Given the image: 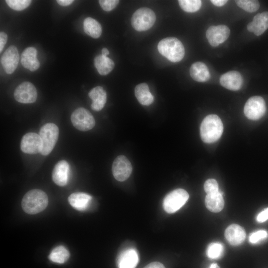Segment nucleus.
Returning a JSON list of instances; mask_svg holds the SVG:
<instances>
[{"mask_svg":"<svg viewBox=\"0 0 268 268\" xmlns=\"http://www.w3.org/2000/svg\"><path fill=\"white\" fill-rule=\"evenodd\" d=\"M133 168L130 161L124 155L117 156L112 164V173L118 181L123 182L131 175Z\"/></svg>","mask_w":268,"mask_h":268,"instance_id":"obj_10","label":"nucleus"},{"mask_svg":"<svg viewBox=\"0 0 268 268\" xmlns=\"http://www.w3.org/2000/svg\"><path fill=\"white\" fill-rule=\"evenodd\" d=\"M88 96L92 100L91 108L93 110L99 111L103 108L106 102L107 94L102 87L97 86L92 88Z\"/></svg>","mask_w":268,"mask_h":268,"instance_id":"obj_19","label":"nucleus"},{"mask_svg":"<svg viewBox=\"0 0 268 268\" xmlns=\"http://www.w3.org/2000/svg\"><path fill=\"white\" fill-rule=\"evenodd\" d=\"M7 40V36L6 34L3 32L0 33V52L1 53L6 43Z\"/></svg>","mask_w":268,"mask_h":268,"instance_id":"obj_36","label":"nucleus"},{"mask_svg":"<svg viewBox=\"0 0 268 268\" xmlns=\"http://www.w3.org/2000/svg\"><path fill=\"white\" fill-rule=\"evenodd\" d=\"M155 20L156 16L153 11L147 7H141L134 12L131 23L135 30L143 31L150 29Z\"/></svg>","mask_w":268,"mask_h":268,"instance_id":"obj_5","label":"nucleus"},{"mask_svg":"<svg viewBox=\"0 0 268 268\" xmlns=\"http://www.w3.org/2000/svg\"><path fill=\"white\" fill-rule=\"evenodd\" d=\"M135 96L142 105H149L154 101V96L150 93L148 85L146 83H140L134 89Z\"/></svg>","mask_w":268,"mask_h":268,"instance_id":"obj_23","label":"nucleus"},{"mask_svg":"<svg viewBox=\"0 0 268 268\" xmlns=\"http://www.w3.org/2000/svg\"><path fill=\"white\" fill-rule=\"evenodd\" d=\"M138 263V254L134 249L124 251L119 255L117 259L119 268H135Z\"/></svg>","mask_w":268,"mask_h":268,"instance_id":"obj_18","label":"nucleus"},{"mask_svg":"<svg viewBox=\"0 0 268 268\" xmlns=\"http://www.w3.org/2000/svg\"><path fill=\"white\" fill-rule=\"evenodd\" d=\"M73 0H58L57 2L60 5L64 6H67L72 3Z\"/></svg>","mask_w":268,"mask_h":268,"instance_id":"obj_39","label":"nucleus"},{"mask_svg":"<svg viewBox=\"0 0 268 268\" xmlns=\"http://www.w3.org/2000/svg\"><path fill=\"white\" fill-rule=\"evenodd\" d=\"M83 28L86 34L94 38H99L102 33L101 25L91 17H87L84 19Z\"/></svg>","mask_w":268,"mask_h":268,"instance_id":"obj_26","label":"nucleus"},{"mask_svg":"<svg viewBox=\"0 0 268 268\" xmlns=\"http://www.w3.org/2000/svg\"><path fill=\"white\" fill-rule=\"evenodd\" d=\"M224 235L229 243L233 246L240 245L246 238V232L244 229L236 224L228 226L225 231Z\"/></svg>","mask_w":268,"mask_h":268,"instance_id":"obj_16","label":"nucleus"},{"mask_svg":"<svg viewBox=\"0 0 268 268\" xmlns=\"http://www.w3.org/2000/svg\"><path fill=\"white\" fill-rule=\"evenodd\" d=\"M143 268H165L162 264L159 262H152L148 264Z\"/></svg>","mask_w":268,"mask_h":268,"instance_id":"obj_37","label":"nucleus"},{"mask_svg":"<svg viewBox=\"0 0 268 268\" xmlns=\"http://www.w3.org/2000/svg\"><path fill=\"white\" fill-rule=\"evenodd\" d=\"M208 268H220L219 266L216 263L212 264Z\"/></svg>","mask_w":268,"mask_h":268,"instance_id":"obj_41","label":"nucleus"},{"mask_svg":"<svg viewBox=\"0 0 268 268\" xmlns=\"http://www.w3.org/2000/svg\"><path fill=\"white\" fill-rule=\"evenodd\" d=\"M206 208L212 212H218L222 210L224 201L222 194L219 191L207 194L205 198Z\"/></svg>","mask_w":268,"mask_h":268,"instance_id":"obj_22","label":"nucleus"},{"mask_svg":"<svg viewBox=\"0 0 268 268\" xmlns=\"http://www.w3.org/2000/svg\"><path fill=\"white\" fill-rule=\"evenodd\" d=\"M69 253L63 246L55 248L50 253L49 259L53 262L58 264L65 263L69 257Z\"/></svg>","mask_w":268,"mask_h":268,"instance_id":"obj_27","label":"nucleus"},{"mask_svg":"<svg viewBox=\"0 0 268 268\" xmlns=\"http://www.w3.org/2000/svg\"><path fill=\"white\" fill-rule=\"evenodd\" d=\"M266 111L265 101L259 96H255L249 98L244 108L245 115L252 120L260 119L264 115Z\"/></svg>","mask_w":268,"mask_h":268,"instance_id":"obj_8","label":"nucleus"},{"mask_svg":"<svg viewBox=\"0 0 268 268\" xmlns=\"http://www.w3.org/2000/svg\"><path fill=\"white\" fill-rule=\"evenodd\" d=\"M230 33L229 28L226 25L211 26L206 30V37L211 46L216 47L227 39Z\"/></svg>","mask_w":268,"mask_h":268,"instance_id":"obj_12","label":"nucleus"},{"mask_svg":"<svg viewBox=\"0 0 268 268\" xmlns=\"http://www.w3.org/2000/svg\"><path fill=\"white\" fill-rule=\"evenodd\" d=\"M37 51L36 48L29 47L26 48L21 56V63L25 68L34 71L40 67V62L37 59Z\"/></svg>","mask_w":268,"mask_h":268,"instance_id":"obj_17","label":"nucleus"},{"mask_svg":"<svg viewBox=\"0 0 268 268\" xmlns=\"http://www.w3.org/2000/svg\"><path fill=\"white\" fill-rule=\"evenodd\" d=\"M235 2L239 7L248 12H255L260 7V3L258 0H235Z\"/></svg>","mask_w":268,"mask_h":268,"instance_id":"obj_30","label":"nucleus"},{"mask_svg":"<svg viewBox=\"0 0 268 268\" xmlns=\"http://www.w3.org/2000/svg\"><path fill=\"white\" fill-rule=\"evenodd\" d=\"M189 198L188 192L183 189L174 190L168 194L163 200V208L168 213H174L182 207Z\"/></svg>","mask_w":268,"mask_h":268,"instance_id":"obj_6","label":"nucleus"},{"mask_svg":"<svg viewBox=\"0 0 268 268\" xmlns=\"http://www.w3.org/2000/svg\"><path fill=\"white\" fill-rule=\"evenodd\" d=\"M59 132L58 126L54 123H47L41 128L39 134L42 142V155L46 156L51 152L58 140Z\"/></svg>","mask_w":268,"mask_h":268,"instance_id":"obj_4","label":"nucleus"},{"mask_svg":"<svg viewBox=\"0 0 268 268\" xmlns=\"http://www.w3.org/2000/svg\"><path fill=\"white\" fill-rule=\"evenodd\" d=\"M14 97L17 102L21 103H32L37 100V91L32 83L23 82L15 89Z\"/></svg>","mask_w":268,"mask_h":268,"instance_id":"obj_9","label":"nucleus"},{"mask_svg":"<svg viewBox=\"0 0 268 268\" xmlns=\"http://www.w3.org/2000/svg\"><path fill=\"white\" fill-rule=\"evenodd\" d=\"M69 165L66 160L59 161L55 165L52 172L54 182L59 186L66 185L68 181Z\"/></svg>","mask_w":268,"mask_h":268,"instance_id":"obj_15","label":"nucleus"},{"mask_svg":"<svg viewBox=\"0 0 268 268\" xmlns=\"http://www.w3.org/2000/svg\"><path fill=\"white\" fill-rule=\"evenodd\" d=\"M219 81L220 84L225 88L237 91L241 88L243 79L239 72L232 70L223 74L220 77Z\"/></svg>","mask_w":268,"mask_h":268,"instance_id":"obj_14","label":"nucleus"},{"mask_svg":"<svg viewBox=\"0 0 268 268\" xmlns=\"http://www.w3.org/2000/svg\"><path fill=\"white\" fill-rule=\"evenodd\" d=\"M268 219V208L261 211L257 217V220L259 222H264Z\"/></svg>","mask_w":268,"mask_h":268,"instance_id":"obj_35","label":"nucleus"},{"mask_svg":"<svg viewBox=\"0 0 268 268\" xmlns=\"http://www.w3.org/2000/svg\"><path fill=\"white\" fill-rule=\"evenodd\" d=\"M223 246L220 243L210 244L206 250V255L209 258L217 259L220 258L223 253Z\"/></svg>","mask_w":268,"mask_h":268,"instance_id":"obj_29","label":"nucleus"},{"mask_svg":"<svg viewBox=\"0 0 268 268\" xmlns=\"http://www.w3.org/2000/svg\"><path fill=\"white\" fill-rule=\"evenodd\" d=\"M109 54V51H108V50L106 48H104L102 49V55L104 56H107V55H108Z\"/></svg>","mask_w":268,"mask_h":268,"instance_id":"obj_40","label":"nucleus"},{"mask_svg":"<svg viewBox=\"0 0 268 268\" xmlns=\"http://www.w3.org/2000/svg\"><path fill=\"white\" fill-rule=\"evenodd\" d=\"M251 22L253 32L256 36L262 35L268 28V12L256 15Z\"/></svg>","mask_w":268,"mask_h":268,"instance_id":"obj_24","label":"nucleus"},{"mask_svg":"<svg viewBox=\"0 0 268 268\" xmlns=\"http://www.w3.org/2000/svg\"><path fill=\"white\" fill-rule=\"evenodd\" d=\"M20 148L22 152L27 154L41 153L42 142L39 134L35 133H28L24 134L21 139Z\"/></svg>","mask_w":268,"mask_h":268,"instance_id":"obj_11","label":"nucleus"},{"mask_svg":"<svg viewBox=\"0 0 268 268\" xmlns=\"http://www.w3.org/2000/svg\"><path fill=\"white\" fill-rule=\"evenodd\" d=\"M92 200L91 196L82 192L71 194L68 198L69 203L75 209L83 211L86 209Z\"/></svg>","mask_w":268,"mask_h":268,"instance_id":"obj_20","label":"nucleus"},{"mask_svg":"<svg viewBox=\"0 0 268 268\" xmlns=\"http://www.w3.org/2000/svg\"><path fill=\"white\" fill-rule=\"evenodd\" d=\"M192 78L198 82H205L210 77V72L207 66L202 62H197L193 64L190 68Z\"/></svg>","mask_w":268,"mask_h":268,"instance_id":"obj_21","label":"nucleus"},{"mask_svg":"<svg viewBox=\"0 0 268 268\" xmlns=\"http://www.w3.org/2000/svg\"><path fill=\"white\" fill-rule=\"evenodd\" d=\"M223 131V124L220 118L216 115H209L203 119L201 125V139L205 143H213L220 138Z\"/></svg>","mask_w":268,"mask_h":268,"instance_id":"obj_1","label":"nucleus"},{"mask_svg":"<svg viewBox=\"0 0 268 268\" xmlns=\"http://www.w3.org/2000/svg\"><path fill=\"white\" fill-rule=\"evenodd\" d=\"M268 232L265 230H259L252 233L249 237V241L252 244H255L261 240L267 238Z\"/></svg>","mask_w":268,"mask_h":268,"instance_id":"obj_33","label":"nucleus"},{"mask_svg":"<svg viewBox=\"0 0 268 268\" xmlns=\"http://www.w3.org/2000/svg\"><path fill=\"white\" fill-rule=\"evenodd\" d=\"M5 1L9 7L17 11L25 9L31 2L29 0H6Z\"/></svg>","mask_w":268,"mask_h":268,"instance_id":"obj_31","label":"nucleus"},{"mask_svg":"<svg viewBox=\"0 0 268 268\" xmlns=\"http://www.w3.org/2000/svg\"><path fill=\"white\" fill-rule=\"evenodd\" d=\"M48 204L47 194L42 190L33 189L24 196L21 205L23 210L27 213L35 214L44 210Z\"/></svg>","mask_w":268,"mask_h":268,"instance_id":"obj_2","label":"nucleus"},{"mask_svg":"<svg viewBox=\"0 0 268 268\" xmlns=\"http://www.w3.org/2000/svg\"><path fill=\"white\" fill-rule=\"evenodd\" d=\"M117 0H100L99 3L102 8L106 11H110L114 9L119 3Z\"/></svg>","mask_w":268,"mask_h":268,"instance_id":"obj_34","label":"nucleus"},{"mask_svg":"<svg viewBox=\"0 0 268 268\" xmlns=\"http://www.w3.org/2000/svg\"><path fill=\"white\" fill-rule=\"evenodd\" d=\"M178 2L181 8L187 12H194L199 10L202 4L200 0H179Z\"/></svg>","mask_w":268,"mask_h":268,"instance_id":"obj_28","label":"nucleus"},{"mask_svg":"<svg viewBox=\"0 0 268 268\" xmlns=\"http://www.w3.org/2000/svg\"><path fill=\"white\" fill-rule=\"evenodd\" d=\"M204 190L207 194L219 191L218 184L214 179L207 180L204 184Z\"/></svg>","mask_w":268,"mask_h":268,"instance_id":"obj_32","label":"nucleus"},{"mask_svg":"<svg viewBox=\"0 0 268 268\" xmlns=\"http://www.w3.org/2000/svg\"><path fill=\"white\" fill-rule=\"evenodd\" d=\"M157 48L161 55L172 62H180L185 55L183 44L175 37L163 39L159 42Z\"/></svg>","mask_w":268,"mask_h":268,"instance_id":"obj_3","label":"nucleus"},{"mask_svg":"<svg viewBox=\"0 0 268 268\" xmlns=\"http://www.w3.org/2000/svg\"><path fill=\"white\" fill-rule=\"evenodd\" d=\"M19 59V56L16 47L11 45L8 47L0 58V63L6 73L11 74L15 71Z\"/></svg>","mask_w":268,"mask_h":268,"instance_id":"obj_13","label":"nucleus"},{"mask_svg":"<svg viewBox=\"0 0 268 268\" xmlns=\"http://www.w3.org/2000/svg\"><path fill=\"white\" fill-rule=\"evenodd\" d=\"M228 1L226 0H211L210 2L216 6H222L225 5Z\"/></svg>","mask_w":268,"mask_h":268,"instance_id":"obj_38","label":"nucleus"},{"mask_svg":"<svg viewBox=\"0 0 268 268\" xmlns=\"http://www.w3.org/2000/svg\"><path fill=\"white\" fill-rule=\"evenodd\" d=\"M94 64L98 72L102 75L109 73L114 68L115 65L111 59L102 54L95 58Z\"/></svg>","mask_w":268,"mask_h":268,"instance_id":"obj_25","label":"nucleus"},{"mask_svg":"<svg viewBox=\"0 0 268 268\" xmlns=\"http://www.w3.org/2000/svg\"><path fill=\"white\" fill-rule=\"evenodd\" d=\"M70 120L73 126L81 131H87L95 126V121L93 115L87 109L80 107L72 113Z\"/></svg>","mask_w":268,"mask_h":268,"instance_id":"obj_7","label":"nucleus"}]
</instances>
